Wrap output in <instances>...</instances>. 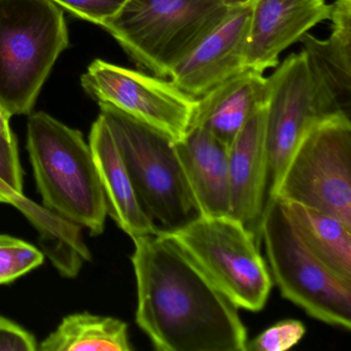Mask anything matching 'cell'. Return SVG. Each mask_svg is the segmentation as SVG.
Segmentation results:
<instances>
[{
	"label": "cell",
	"instance_id": "1",
	"mask_svg": "<svg viewBox=\"0 0 351 351\" xmlns=\"http://www.w3.org/2000/svg\"><path fill=\"white\" fill-rule=\"evenodd\" d=\"M136 324L159 351H246L238 308L168 234L133 238Z\"/></svg>",
	"mask_w": 351,
	"mask_h": 351
},
{
	"label": "cell",
	"instance_id": "2",
	"mask_svg": "<svg viewBox=\"0 0 351 351\" xmlns=\"http://www.w3.org/2000/svg\"><path fill=\"white\" fill-rule=\"evenodd\" d=\"M27 151L43 206L92 235L104 233L106 196L81 131L36 112L28 119Z\"/></svg>",
	"mask_w": 351,
	"mask_h": 351
},
{
	"label": "cell",
	"instance_id": "3",
	"mask_svg": "<svg viewBox=\"0 0 351 351\" xmlns=\"http://www.w3.org/2000/svg\"><path fill=\"white\" fill-rule=\"evenodd\" d=\"M69 46L64 11L52 0H0V106L29 114Z\"/></svg>",
	"mask_w": 351,
	"mask_h": 351
},
{
	"label": "cell",
	"instance_id": "4",
	"mask_svg": "<svg viewBox=\"0 0 351 351\" xmlns=\"http://www.w3.org/2000/svg\"><path fill=\"white\" fill-rule=\"evenodd\" d=\"M230 10L223 0H127L100 27L135 62L164 79Z\"/></svg>",
	"mask_w": 351,
	"mask_h": 351
},
{
	"label": "cell",
	"instance_id": "5",
	"mask_svg": "<svg viewBox=\"0 0 351 351\" xmlns=\"http://www.w3.org/2000/svg\"><path fill=\"white\" fill-rule=\"evenodd\" d=\"M99 106L139 203L159 231H174L198 217L173 139L110 104Z\"/></svg>",
	"mask_w": 351,
	"mask_h": 351
},
{
	"label": "cell",
	"instance_id": "6",
	"mask_svg": "<svg viewBox=\"0 0 351 351\" xmlns=\"http://www.w3.org/2000/svg\"><path fill=\"white\" fill-rule=\"evenodd\" d=\"M274 198L312 207L351 227L349 114H328L306 131L269 197Z\"/></svg>",
	"mask_w": 351,
	"mask_h": 351
},
{
	"label": "cell",
	"instance_id": "7",
	"mask_svg": "<svg viewBox=\"0 0 351 351\" xmlns=\"http://www.w3.org/2000/svg\"><path fill=\"white\" fill-rule=\"evenodd\" d=\"M186 250L239 309L265 307L273 279L252 230L231 215H199L172 232H164Z\"/></svg>",
	"mask_w": 351,
	"mask_h": 351
},
{
	"label": "cell",
	"instance_id": "8",
	"mask_svg": "<svg viewBox=\"0 0 351 351\" xmlns=\"http://www.w3.org/2000/svg\"><path fill=\"white\" fill-rule=\"evenodd\" d=\"M258 227L281 295L315 319L350 330L351 283L332 274L302 243L279 199L265 204Z\"/></svg>",
	"mask_w": 351,
	"mask_h": 351
},
{
	"label": "cell",
	"instance_id": "9",
	"mask_svg": "<svg viewBox=\"0 0 351 351\" xmlns=\"http://www.w3.org/2000/svg\"><path fill=\"white\" fill-rule=\"evenodd\" d=\"M81 84L98 104H110L174 141H180L190 128L196 98L163 77L97 59L82 75Z\"/></svg>",
	"mask_w": 351,
	"mask_h": 351
},
{
	"label": "cell",
	"instance_id": "10",
	"mask_svg": "<svg viewBox=\"0 0 351 351\" xmlns=\"http://www.w3.org/2000/svg\"><path fill=\"white\" fill-rule=\"evenodd\" d=\"M328 114L316 94L304 51L291 54L267 77L265 131L268 147L269 197L306 131Z\"/></svg>",
	"mask_w": 351,
	"mask_h": 351
},
{
	"label": "cell",
	"instance_id": "11",
	"mask_svg": "<svg viewBox=\"0 0 351 351\" xmlns=\"http://www.w3.org/2000/svg\"><path fill=\"white\" fill-rule=\"evenodd\" d=\"M250 8H231L226 19L176 65L170 77L182 92L200 98L246 69Z\"/></svg>",
	"mask_w": 351,
	"mask_h": 351
},
{
	"label": "cell",
	"instance_id": "12",
	"mask_svg": "<svg viewBox=\"0 0 351 351\" xmlns=\"http://www.w3.org/2000/svg\"><path fill=\"white\" fill-rule=\"evenodd\" d=\"M324 0H252L246 69L264 73L316 24L328 20Z\"/></svg>",
	"mask_w": 351,
	"mask_h": 351
},
{
	"label": "cell",
	"instance_id": "13",
	"mask_svg": "<svg viewBox=\"0 0 351 351\" xmlns=\"http://www.w3.org/2000/svg\"><path fill=\"white\" fill-rule=\"evenodd\" d=\"M330 36L322 40L306 34L300 38L316 94L326 114L350 116L351 0L330 5Z\"/></svg>",
	"mask_w": 351,
	"mask_h": 351
},
{
	"label": "cell",
	"instance_id": "14",
	"mask_svg": "<svg viewBox=\"0 0 351 351\" xmlns=\"http://www.w3.org/2000/svg\"><path fill=\"white\" fill-rule=\"evenodd\" d=\"M269 173L264 104L229 145L230 215L250 230L260 223L264 211Z\"/></svg>",
	"mask_w": 351,
	"mask_h": 351
},
{
	"label": "cell",
	"instance_id": "15",
	"mask_svg": "<svg viewBox=\"0 0 351 351\" xmlns=\"http://www.w3.org/2000/svg\"><path fill=\"white\" fill-rule=\"evenodd\" d=\"M174 147L200 215H230L229 145L204 128L190 127Z\"/></svg>",
	"mask_w": 351,
	"mask_h": 351
},
{
	"label": "cell",
	"instance_id": "16",
	"mask_svg": "<svg viewBox=\"0 0 351 351\" xmlns=\"http://www.w3.org/2000/svg\"><path fill=\"white\" fill-rule=\"evenodd\" d=\"M89 145L106 196L108 215L131 238L159 233L143 210L104 117L92 125Z\"/></svg>",
	"mask_w": 351,
	"mask_h": 351
},
{
	"label": "cell",
	"instance_id": "17",
	"mask_svg": "<svg viewBox=\"0 0 351 351\" xmlns=\"http://www.w3.org/2000/svg\"><path fill=\"white\" fill-rule=\"evenodd\" d=\"M266 96L267 77L244 69L197 98L190 127L204 128L229 145Z\"/></svg>",
	"mask_w": 351,
	"mask_h": 351
},
{
	"label": "cell",
	"instance_id": "18",
	"mask_svg": "<svg viewBox=\"0 0 351 351\" xmlns=\"http://www.w3.org/2000/svg\"><path fill=\"white\" fill-rule=\"evenodd\" d=\"M280 202L291 228L306 248L332 274L351 283L350 226L312 207Z\"/></svg>",
	"mask_w": 351,
	"mask_h": 351
},
{
	"label": "cell",
	"instance_id": "19",
	"mask_svg": "<svg viewBox=\"0 0 351 351\" xmlns=\"http://www.w3.org/2000/svg\"><path fill=\"white\" fill-rule=\"evenodd\" d=\"M42 351H131L126 322L89 312L63 318L40 344Z\"/></svg>",
	"mask_w": 351,
	"mask_h": 351
},
{
	"label": "cell",
	"instance_id": "20",
	"mask_svg": "<svg viewBox=\"0 0 351 351\" xmlns=\"http://www.w3.org/2000/svg\"><path fill=\"white\" fill-rule=\"evenodd\" d=\"M44 252L24 240L0 234V285H9L44 264Z\"/></svg>",
	"mask_w": 351,
	"mask_h": 351
},
{
	"label": "cell",
	"instance_id": "21",
	"mask_svg": "<svg viewBox=\"0 0 351 351\" xmlns=\"http://www.w3.org/2000/svg\"><path fill=\"white\" fill-rule=\"evenodd\" d=\"M306 328L297 319H285L247 341L246 351H285L293 348L303 339Z\"/></svg>",
	"mask_w": 351,
	"mask_h": 351
},
{
	"label": "cell",
	"instance_id": "22",
	"mask_svg": "<svg viewBox=\"0 0 351 351\" xmlns=\"http://www.w3.org/2000/svg\"><path fill=\"white\" fill-rule=\"evenodd\" d=\"M79 19L100 26L116 15L127 0H52Z\"/></svg>",
	"mask_w": 351,
	"mask_h": 351
},
{
	"label": "cell",
	"instance_id": "23",
	"mask_svg": "<svg viewBox=\"0 0 351 351\" xmlns=\"http://www.w3.org/2000/svg\"><path fill=\"white\" fill-rule=\"evenodd\" d=\"M0 180L14 192L23 195V170L20 163L16 137L0 134Z\"/></svg>",
	"mask_w": 351,
	"mask_h": 351
},
{
	"label": "cell",
	"instance_id": "24",
	"mask_svg": "<svg viewBox=\"0 0 351 351\" xmlns=\"http://www.w3.org/2000/svg\"><path fill=\"white\" fill-rule=\"evenodd\" d=\"M36 337L13 320L0 315V351L38 350Z\"/></svg>",
	"mask_w": 351,
	"mask_h": 351
},
{
	"label": "cell",
	"instance_id": "25",
	"mask_svg": "<svg viewBox=\"0 0 351 351\" xmlns=\"http://www.w3.org/2000/svg\"><path fill=\"white\" fill-rule=\"evenodd\" d=\"M28 199L24 195L14 192L9 186L0 180V203L10 204L22 210L27 203Z\"/></svg>",
	"mask_w": 351,
	"mask_h": 351
},
{
	"label": "cell",
	"instance_id": "26",
	"mask_svg": "<svg viewBox=\"0 0 351 351\" xmlns=\"http://www.w3.org/2000/svg\"><path fill=\"white\" fill-rule=\"evenodd\" d=\"M11 118V114L3 106H0V134H3V136L8 137V138L15 137L13 131H12L11 125H10Z\"/></svg>",
	"mask_w": 351,
	"mask_h": 351
},
{
	"label": "cell",
	"instance_id": "27",
	"mask_svg": "<svg viewBox=\"0 0 351 351\" xmlns=\"http://www.w3.org/2000/svg\"><path fill=\"white\" fill-rule=\"evenodd\" d=\"M230 8L238 7V5H247L252 3V0H223Z\"/></svg>",
	"mask_w": 351,
	"mask_h": 351
}]
</instances>
